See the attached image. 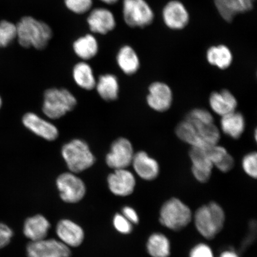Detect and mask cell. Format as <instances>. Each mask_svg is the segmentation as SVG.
<instances>
[{"label":"cell","mask_w":257,"mask_h":257,"mask_svg":"<svg viewBox=\"0 0 257 257\" xmlns=\"http://www.w3.org/2000/svg\"><path fill=\"white\" fill-rule=\"evenodd\" d=\"M180 139L192 147L207 148L218 144L220 139L219 130L214 124H205L185 118L176 127Z\"/></svg>","instance_id":"1"},{"label":"cell","mask_w":257,"mask_h":257,"mask_svg":"<svg viewBox=\"0 0 257 257\" xmlns=\"http://www.w3.org/2000/svg\"><path fill=\"white\" fill-rule=\"evenodd\" d=\"M19 44L24 48H46L53 36L50 26L31 16H25L16 25Z\"/></svg>","instance_id":"2"},{"label":"cell","mask_w":257,"mask_h":257,"mask_svg":"<svg viewBox=\"0 0 257 257\" xmlns=\"http://www.w3.org/2000/svg\"><path fill=\"white\" fill-rule=\"evenodd\" d=\"M194 221L198 232L205 239L210 240L214 238L223 229L224 211L219 204L211 202L198 209Z\"/></svg>","instance_id":"3"},{"label":"cell","mask_w":257,"mask_h":257,"mask_svg":"<svg viewBox=\"0 0 257 257\" xmlns=\"http://www.w3.org/2000/svg\"><path fill=\"white\" fill-rule=\"evenodd\" d=\"M62 154L70 172L78 173L84 171L94 165L95 158L84 141L75 139L66 144Z\"/></svg>","instance_id":"4"},{"label":"cell","mask_w":257,"mask_h":257,"mask_svg":"<svg viewBox=\"0 0 257 257\" xmlns=\"http://www.w3.org/2000/svg\"><path fill=\"white\" fill-rule=\"evenodd\" d=\"M77 104L75 96L68 90L51 88L44 93L43 111L51 119H57L73 110Z\"/></svg>","instance_id":"5"},{"label":"cell","mask_w":257,"mask_h":257,"mask_svg":"<svg viewBox=\"0 0 257 257\" xmlns=\"http://www.w3.org/2000/svg\"><path fill=\"white\" fill-rule=\"evenodd\" d=\"M192 218L191 209L176 198L167 201L160 209V222L170 230L179 231L184 229Z\"/></svg>","instance_id":"6"},{"label":"cell","mask_w":257,"mask_h":257,"mask_svg":"<svg viewBox=\"0 0 257 257\" xmlns=\"http://www.w3.org/2000/svg\"><path fill=\"white\" fill-rule=\"evenodd\" d=\"M122 10L125 23L131 28L147 27L154 21L153 10L146 0H123Z\"/></svg>","instance_id":"7"},{"label":"cell","mask_w":257,"mask_h":257,"mask_svg":"<svg viewBox=\"0 0 257 257\" xmlns=\"http://www.w3.org/2000/svg\"><path fill=\"white\" fill-rule=\"evenodd\" d=\"M57 186L61 198L67 203H76L84 197V182L72 172L64 173L57 179Z\"/></svg>","instance_id":"8"},{"label":"cell","mask_w":257,"mask_h":257,"mask_svg":"<svg viewBox=\"0 0 257 257\" xmlns=\"http://www.w3.org/2000/svg\"><path fill=\"white\" fill-rule=\"evenodd\" d=\"M135 155L133 145L126 138H120L111 144L105 162L114 170L126 169L132 165Z\"/></svg>","instance_id":"9"},{"label":"cell","mask_w":257,"mask_h":257,"mask_svg":"<svg viewBox=\"0 0 257 257\" xmlns=\"http://www.w3.org/2000/svg\"><path fill=\"white\" fill-rule=\"evenodd\" d=\"M27 250L28 257H70L71 255L69 246L55 239L31 242Z\"/></svg>","instance_id":"10"},{"label":"cell","mask_w":257,"mask_h":257,"mask_svg":"<svg viewBox=\"0 0 257 257\" xmlns=\"http://www.w3.org/2000/svg\"><path fill=\"white\" fill-rule=\"evenodd\" d=\"M162 17L166 27L176 31L184 29L190 19L187 9L178 0H172L167 3L163 9Z\"/></svg>","instance_id":"11"},{"label":"cell","mask_w":257,"mask_h":257,"mask_svg":"<svg viewBox=\"0 0 257 257\" xmlns=\"http://www.w3.org/2000/svg\"><path fill=\"white\" fill-rule=\"evenodd\" d=\"M172 101V91L166 83L155 82L150 85L147 102L153 110L157 112L168 110L171 107Z\"/></svg>","instance_id":"12"},{"label":"cell","mask_w":257,"mask_h":257,"mask_svg":"<svg viewBox=\"0 0 257 257\" xmlns=\"http://www.w3.org/2000/svg\"><path fill=\"white\" fill-rule=\"evenodd\" d=\"M108 188L115 195L126 197L133 194L136 186L133 173L126 169L114 170L107 179Z\"/></svg>","instance_id":"13"},{"label":"cell","mask_w":257,"mask_h":257,"mask_svg":"<svg viewBox=\"0 0 257 257\" xmlns=\"http://www.w3.org/2000/svg\"><path fill=\"white\" fill-rule=\"evenodd\" d=\"M189 156L192 162V173L201 183L207 182L211 176L213 164L208 156L206 149L191 147Z\"/></svg>","instance_id":"14"},{"label":"cell","mask_w":257,"mask_h":257,"mask_svg":"<svg viewBox=\"0 0 257 257\" xmlns=\"http://www.w3.org/2000/svg\"><path fill=\"white\" fill-rule=\"evenodd\" d=\"M90 30L95 34L105 35L114 30L116 22L108 9L99 8L93 9L87 18Z\"/></svg>","instance_id":"15"},{"label":"cell","mask_w":257,"mask_h":257,"mask_svg":"<svg viewBox=\"0 0 257 257\" xmlns=\"http://www.w3.org/2000/svg\"><path fill=\"white\" fill-rule=\"evenodd\" d=\"M22 121L24 126L32 133L45 140L52 141L59 136V131L53 124L34 112H28L25 114Z\"/></svg>","instance_id":"16"},{"label":"cell","mask_w":257,"mask_h":257,"mask_svg":"<svg viewBox=\"0 0 257 257\" xmlns=\"http://www.w3.org/2000/svg\"><path fill=\"white\" fill-rule=\"evenodd\" d=\"M132 165L137 174L145 181H153L159 175V163L143 151L135 154Z\"/></svg>","instance_id":"17"},{"label":"cell","mask_w":257,"mask_h":257,"mask_svg":"<svg viewBox=\"0 0 257 257\" xmlns=\"http://www.w3.org/2000/svg\"><path fill=\"white\" fill-rule=\"evenodd\" d=\"M56 233L61 242L67 246L77 247L84 239L82 228L70 220H62L58 223Z\"/></svg>","instance_id":"18"},{"label":"cell","mask_w":257,"mask_h":257,"mask_svg":"<svg viewBox=\"0 0 257 257\" xmlns=\"http://www.w3.org/2000/svg\"><path fill=\"white\" fill-rule=\"evenodd\" d=\"M209 103L211 110L221 117L236 111L237 106L235 96L226 89L212 93L209 99Z\"/></svg>","instance_id":"19"},{"label":"cell","mask_w":257,"mask_h":257,"mask_svg":"<svg viewBox=\"0 0 257 257\" xmlns=\"http://www.w3.org/2000/svg\"><path fill=\"white\" fill-rule=\"evenodd\" d=\"M50 228L49 221L46 217L39 214L28 218L25 221L24 232L31 242H37L46 239Z\"/></svg>","instance_id":"20"},{"label":"cell","mask_w":257,"mask_h":257,"mask_svg":"<svg viewBox=\"0 0 257 257\" xmlns=\"http://www.w3.org/2000/svg\"><path fill=\"white\" fill-rule=\"evenodd\" d=\"M220 126L226 136L233 139H238L245 131V118L240 112L234 111L221 117Z\"/></svg>","instance_id":"21"},{"label":"cell","mask_w":257,"mask_h":257,"mask_svg":"<svg viewBox=\"0 0 257 257\" xmlns=\"http://www.w3.org/2000/svg\"><path fill=\"white\" fill-rule=\"evenodd\" d=\"M206 58L209 64L221 70L229 68L233 59L230 48L222 44L209 48Z\"/></svg>","instance_id":"22"},{"label":"cell","mask_w":257,"mask_h":257,"mask_svg":"<svg viewBox=\"0 0 257 257\" xmlns=\"http://www.w3.org/2000/svg\"><path fill=\"white\" fill-rule=\"evenodd\" d=\"M116 60L122 72L127 75H134L140 67V58L136 51L130 46H124L120 48Z\"/></svg>","instance_id":"23"},{"label":"cell","mask_w":257,"mask_h":257,"mask_svg":"<svg viewBox=\"0 0 257 257\" xmlns=\"http://www.w3.org/2000/svg\"><path fill=\"white\" fill-rule=\"evenodd\" d=\"M95 87L99 95L105 101H114L118 97L119 84L116 76L111 74L99 76Z\"/></svg>","instance_id":"24"},{"label":"cell","mask_w":257,"mask_h":257,"mask_svg":"<svg viewBox=\"0 0 257 257\" xmlns=\"http://www.w3.org/2000/svg\"><path fill=\"white\" fill-rule=\"evenodd\" d=\"M97 40L92 34H86L77 39L73 44L76 55L83 60L94 58L98 52Z\"/></svg>","instance_id":"25"},{"label":"cell","mask_w":257,"mask_h":257,"mask_svg":"<svg viewBox=\"0 0 257 257\" xmlns=\"http://www.w3.org/2000/svg\"><path fill=\"white\" fill-rule=\"evenodd\" d=\"M73 78L79 87L92 90L95 87L96 80L91 67L84 62L77 63L73 67Z\"/></svg>","instance_id":"26"},{"label":"cell","mask_w":257,"mask_h":257,"mask_svg":"<svg viewBox=\"0 0 257 257\" xmlns=\"http://www.w3.org/2000/svg\"><path fill=\"white\" fill-rule=\"evenodd\" d=\"M148 252L152 257H169L170 254V243L163 234H152L147 244Z\"/></svg>","instance_id":"27"},{"label":"cell","mask_w":257,"mask_h":257,"mask_svg":"<svg viewBox=\"0 0 257 257\" xmlns=\"http://www.w3.org/2000/svg\"><path fill=\"white\" fill-rule=\"evenodd\" d=\"M218 14L227 22L233 21L235 16L245 12L238 0H214Z\"/></svg>","instance_id":"28"},{"label":"cell","mask_w":257,"mask_h":257,"mask_svg":"<svg viewBox=\"0 0 257 257\" xmlns=\"http://www.w3.org/2000/svg\"><path fill=\"white\" fill-rule=\"evenodd\" d=\"M17 37L16 25L7 21L0 22V48L8 47Z\"/></svg>","instance_id":"29"},{"label":"cell","mask_w":257,"mask_h":257,"mask_svg":"<svg viewBox=\"0 0 257 257\" xmlns=\"http://www.w3.org/2000/svg\"><path fill=\"white\" fill-rule=\"evenodd\" d=\"M64 4L74 14L82 15L91 10L93 0H64Z\"/></svg>","instance_id":"30"},{"label":"cell","mask_w":257,"mask_h":257,"mask_svg":"<svg viewBox=\"0 0 257 257\" xmlns=\"http://www.w3.org/2000/svg\"><path fill=\"white\" fill-rule=\"evenodd\" d=\"M243 171L247 175L256 179L257 176V155L255 152L250 153L243 157L242 162Z\"/></svg>","instance_id":"31"},{"label":"cell","mask_w":257,"mask_h":257,"mask_svg":"<svg viewBox=\"0 0 257 257\" xmlns=\"http://www.w3.org/2000/svg\"><path fill=\"white\" fill-rule=\"evenodd\" d=\"M187 119L200 122L202 123L211 124L214 123L213 115L205 109L195 108L189 112L186 115Z\"/></svg>","instance_id":"32"},{"label":"cell","mask_w":257,"mask_h":257,"mask_svg":"<svg viewBox=\"0 0 257 257\" xmlns=\"http://www.w3.org/2000/svg\"><path fill=\"white\" fill-rule=\"evenodd\" d=\"M113 224L115 229L122 234H128L133 230V224L120 214L115 215Z\"/></svg>","instance_id":"33"},{"label":"cell","mask_w":257,"mask_h":257,"mask_svg":"<svg viewBox=\"0 0 257 257\" xmlns=\"http://www.w3.org/2000/svg\"><path fill=\"white\" fill-rule=\"evenodd\" d=\"M189 257H214L213 250L204 243H199L192 249Z\"/></svg>","instance_id":"34"},{"label":"cell","mask_w":257,"mask_h":257,"mask_svg":"<svg viewBox=\"0 0 257 257\" xmlns=\"http://www.w3.org/2000/svg\"><path fill=\"white\" fill-rule=\"evenodd\" d=\"M14 232L7 225L0 223V249L4 248L11 242Z\"/></svg>","instance_id":"35"},{"label":"cell","mask_w":257,"mask_h":257,"mask_svg":"<svg viewBox=\"0 0 257 257\" xmlns=\"http://www.w3.org/2000/svg\"><path fill=\"white\" fill-rule=\"evenodd\" d=\"M234 161L233 157L228 153L224 158L218 163L216 166L220 171L226 173L229 172L233 168Z\"/></svg>","instance_id":"36"},{"label":"cell","mask_w":257,"mask_h":257,"mask_svg":"<svg viewBox=\"0 0 257 257\" xmlns=\"http://www.w3.org/2000/svg\"><path fill=\"white\" fill-rule=\"evenodd\" d=\"M122 215L126 218L132 224L139 223V217L136 210L131 207H124L122 210Z\"/></svg>","instance_id":"37"},{"label":"cell","mask_w":257,"mask_h":257,"mask_svg":"<svg viewBox=\"0 0 257 257\" xmlns=\"http://www.w3.org/2000/svg\"><path fill=\"white\" fill-rule=\"evenodd\" d=\"M240 5H242L244 11L245 12H248L251 11L253 9V3H254L255 0H238Z\"/></svg>","instance_id":"38"},{"label":"cell","mask_w":257,"mask_h":257,"mask_svg":"<svg viewBox=\"0 0 257 257\" xmlns=\"http://www.w3.org/2000/svg\"><path fill=\"white\" fill-rule=\"evenodd\" d=\"M219 257H239L235 252L232 250H226L223 252Z\"/></svg>","instance_id":"39"},{"label":"cell","mask_w":257,"mask_h":257,"mask_svg":"<svg viewBox=\"0 0 257 257\" xmlns=\"http://www.w3.org/2000/svg\"><path fill=\"white\" fill-rule=\"evenodd\" d=\"M100 1L102 3H105V4H107L108 5H112L117 3L118 0H100Z\"/></svg>","instance_id":"40"},{"label":"cell","mask_w":257,"mask_h":257,"mask_svg":"<svg viewBox=\"0 0 257 257\" xmlns=\"http://www.w3.org/2000/svg\"><path fill=\"white\" fill-rule=\"evenodd\" d=\"M2 104V101L1 98H0V108H1V106Z\"/></svg>","instance_id":"41"}]
</instances>
